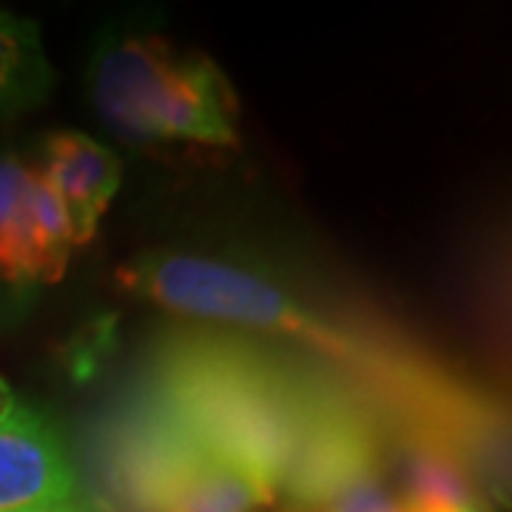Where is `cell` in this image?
Masks as SVG:
<instances>
[{
  "instance_id": "cell-12",
  "label": "cell",
  "mask_w": 512,
  "mask_h": 512,
  "mask_svg": "<svg viewBox=\"0 0 512 512\" xmlns=\"http://www.w3.org/2000/svg\"><path fill=\"white\" fill-rule=\"evenodd\" d=\"M279 512H313V510H308V507H299V504H288V507H282Z\"/></svg>"
},
{
  "instance_id": "cell-2",
  "label": "cell",
  "mask_w": 512,
  "mask_h": 512,
  "mask_svg": "<svg viewBox=\"0 0 512 512\" xmlns=\"http://www.w3.org/2000/svg\"><path fill=\"white\" fill-rule=\"evenodd\" d=\"M94 114L126 146H237V97L225 74L171 40L114 26L89 63Z\"/></svg>"
},
{
  "instance_id": "cell-6",
  "label": "cell",
  "mask_w": 512,
  "mask_h": 512,
  "mask_svg": "<svg viewBox=\"0 0 512 512\" xmlns=\"http://www.w3.org/2000/svg\"><path fill=\"white\" fill-rule=\"evenodd\" d=\"M0 512H100L52 421L0 379Z\"/></svg>"
},
{
  "instance_id": "cell-4",
  "label": "cell",
  "mask_w": 512,
  "mask_h": 512,
  "mask_svg": "<svg viewBox=\"0 0 512 512\" xmlns=\"http://www.w3.org/2000/svg\"><path fill=\"white\" fill-rule=\"evenodd\" d=\"M282 490L313 512H404L396 495L382 424L322 396Z\"/></svg>"
},
{
  "instance_id": "cell-8",
  "label": "cell",
  "mask_w": 512,
  "mask_h": 512,
  "mask_svg": "<svg viewBox=\"0 0 512 512\" xmlns=\"http://www.w3.org/2000/svg\"><path fill=\"white\" fill-rule=\"evenodd\" d=\"M35 168L63 205L74 245L92 242L123 183L120 154L89 134L55 131L43 137Z\"/></svg>"
},
{
  "instance_id": "cell-10",
  "label": "cell",
  "mask_w": 512,
  "mask_h": 512,
  "mask_svg": "<svg viewBox=\"0 0 512 512\" xmlns=\"http://www.w3.org/2000/svg\"><path fill=\"white\" fill-rule=\"evenodd\" d=\"M40 282H37L18 242L0 231V330L18 328L32 311Z\"/></svg>"
},
{
  "instance_id": "cell-1",
  "label": "cell",
  "mask_w": 512,
  "mask_h": 512,
  "mask_svg": "<svg viewBox=\"0 0 512 512\" xmlns=\"http://www.w3.org/2000/svg\"><path fill=\"white\" fill-rule=\"evenodd\" d=\"M157 390L160 424L234 458L276 495L322 402L268 359L211 339H180L168 350Z\"/></svg>"
},
{
  "instance_id": "cell-9",
  "label": "cell",
  "mask_w": 512,
  "mask_h": 512,
  "mask_svg": "<svg viewBox=\"0 0 512 512\" xmlns=\"http://www.w3.org/2000/svg\"><path fill=\"white\" fill-rule=\"evenodd\" d=\"M55 80L40 26L15 12H0V117L12 120L40 109Z\"/></svg>"
},
{
  "instance_id": "cell-7",
  "label": "cell",
  "mask_w": 512,
  "mask_h": 512,
  "mask_svg": "<svg viewBox=\"0 0 512 512\" xmlns=\"http://www.w3.org/2000/svg\"><path fill=\"white\" fill-rule=\"evenodd\" d=\"M384 453L404 512H498L439 433L399 407L382 424Z\"/></svg>"
},
{
  "instance_id": "cell-5",
  "label": "cell",
  "mask_w": 512,
  "mask_h": 512,
  "mask_svg": "<svg viewBox=\"0 0 512 512\" xmlns=\"http://www.w3.org/2000/svg\"><path fill=\"white\" fill-rule=\"evenodd\" d=\"M128 493L137 512H254L276 493L200 441L151 421L128 453Z\"/></svg>"
},
{
  "instance_id": "cell-3",
  "label": "cell",
  "mask_w": 512,
  "mask_h": 512,
  "mask_svg": "<svg viewBox=\"0 0 512 512\" xmlns=\"http://www.w3.org/2000/svg\"><path fill=\"white\" fill-rule=\"evenodd\" d=\"M120 285L165 311L228 328L274 333L311 345L339 362L387 373L382 353L356 330L330 322L325 313L299 302L285 285L254 268L217 256L185 251H148L120 268Z\"/></svg>"
},
{
  "instance_id": "cell-11",
  "label": "cell",
  "mask_w": 512,
  "mask_h": 512,
  "mask_svg": "<svg viewBox=\"0 0 512 512\" xmlns=\"http://www.w3.org/2000/svg\"><path fill=\"white\" fill-rule=\"evenodd\" d=\"M29 177H32V165L23 163L12 151H0V231H6L12 239L23 211Z\"/></svg>"
}]
</instances>
